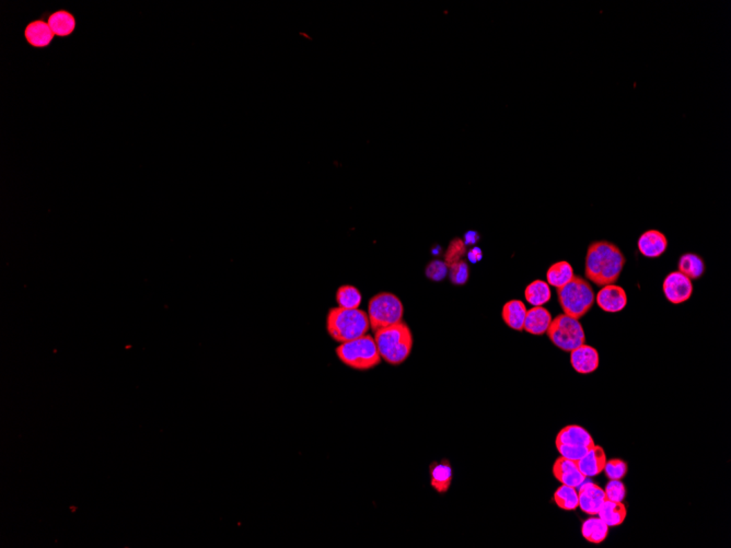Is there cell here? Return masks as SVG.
<instances>
[{"mask_svg":"<svg viewBox=\"0 0 731 548\" xmlns=\"http://www.w3.org/2000/svg\"><path fill=\"white\" fill-rule=\"evenodd\" d=\"M625 262L619 246L608 241H595L588 248L586 277L599 287L613 285L619 280Z\"/></svg>","mask_w":731,"mask_h":548,"instance_id":"6da1fadb","label":"cell"},{"mask_svg":"<svg viewBox=\"0 0 731 548\" xmlns=\"http://www.w3.org/2000/svg\"><path fill=\"white\" fill-rule=\"evenodd\" d=\"M374 340L381 359L389 365H401L412 353V331L403 321L374 331Z\"/></svg>","mask_w":731,"mask_h":548,"instance_id":"7a4b0ae2","label":"cell"},{"mask_svg":"<svg viewBox=\"0 0 731 548\" xmlns=\"http://www.w3.org/2000/svg\"><path fill=\"white\" fill-rule=\"evenodd\" d=\"M370 323L361 309H331L327 313V331L335 342H346L367 334Z\"/></svg>","mask_w":731,"mask_h":548,"instance_id":"3957f363","label":"cell"},{"mask_svg":"<svg viewBox=\"0 0 731 548\" xmlns=\"http://www.w3.org/2000/svg\"><path fill=\"white\" fill-rule=\"evenodd\" d=\"M336 355L345 365L355 370H370L381 363L376 340L368 334L342 342L336 348Z\"/></svg>","mask_w":731,"mask_h":548,"instance_id":"277c9868","label":"cell"},{"mask_svg":"<svg viewBox=\"0 0 731 548\" xmlns=\"http://www.w3.org/2000/svg\"><path fill=\"white\" fill-rule=\"evenodd\" d=\"M557 298L564 314L576 320L585 316L595 302L590 284L580 276H574L568 284L559 288Z\"/></svg>","mask_w":731,"mask_h":548,"instance_id":"5b68a950","label":"cell"},{"mask_svg":"<svg viewBox=\"0 0 731 548\" xmlns=\"http://www.w3.org/2000/svg\"><path fill=\"white\" fill-rule=\"evenodd\" d=\"M367 316L371 329L377 331L402 322L404 307L393 293H380L369 301Z\"/></svg>","mask_w":731,"mask_h":548,"instance_id":"8992f818","label":"cell"},{"mask_svg":"<svg viewBox=\"0 0 731 548\" xmlns=\"http://www.w3.org/2000/svg\"><path fill=\"white\" fill-rule=\"evenodd\" d=\"M548 336L557 348L570 353L576 348L586 344V335L579 320L574 319L566 314H559L552 320L548 327Z\"/></svg>","mask_w":731,"mask_h":548,"instance_id":"52a82bcc","label":"cell"},{"mask_svg":"<svg viewBox=\"0 0 731 548\" xmlns=\"http://www.w3.org/2000/svg\"><path fill=\"white\" fill-rule=\"evenodd\" d=\"M662 290L669 302L681 304L692 297V282L682 273H670L663 280Z\"/></svg>","mask_w":731,"mask_h":548,"instance_id":"ba28073f","label":"cell"},{"mask_svg":"<svg viewBox=\"0 0 731 548\" xmlns=\"http://www.w3.org/2000/svg\"><path fill=\"white\" fill-rule=\"evenodd\" d=\"M578 488L579 508L581 511L589 515H598L599 510L606 500L604 489L591 482L586 483V480Z\"/></svg>","mask_w":731,"mask_h":548,"instance_id":"9c48e42d","label":"cell"},{"mask_svg":"<svg viewBox=\"0 0 731 548\" xmlns=\"http://www.w3.org/2000/svg\"><path fill=\"white\" fill-rule=\"evenodd\" d=\"M599 308L608 313H617L626 307L627 295L623 288L617 285H606L595 297Z\"/></svg>","mask_w":731,"mask_h":548,"instance_id":"30bf717a","label":"cell"},{"mask_svg":"<svg viewBox=\"0 0 731 548\" xmlns=\"http://www.w3.org/2000/svg\"><path fill=\"white\" fill-rule=\"evenodd\" d=\"M638 246L642 255L648 259H657L667 251L668 240L659 230H647L638 239Z\"/></svg>","mask_w":731,"mask_h":548,"instance_id":"8fae6325","label":"cell"},{"mask_svg":"<svg viewBox=\"0 0 731 548\" xmlns=\"http://www.w3.org/2000/svg\"><path fill=\"white\" fill-rule=\"evenodd\" d=\"M553 474L561 485L572 486L575 488H578L587 478L580 472L577 462L563 457L554 463Z\"/></svg>","mask_w":731,"mask_h":548,"instance_id":"7c38bea8","label":"cell"},{"mask_svg":"<svg viewBox=\"0 0 731 548\" xmlns=\"http://www.w3.org/2000/svg\"><path fill=\"white\" fill-rule=\"evenodd\" d=\"M555 444L557 446L568 448H593L595 441L585 428L577 425H570L559 431Z\"/></svg>","mask_w":731,"mask_h":548,"instance_id":"4fadbf2b","label":"cell"},{"mask_svg":"<svg viewBox=\"0 0 731 548\" xmlns=\"http://www.w3.org/2000/svg\"><path fill=\"white\" fill-rule=\"evenodd\" d=\"M570 363L578 374H593L599 367L598 350L588 345H583L570 351Z\"/></svg>","mask_w":731,"mask_h":548,"instance_id":"5bb4252c","label":"cell"},{"mask_svg":"<svg viewBox=\"0 0 731 548\" xmlns=\"http://www.w3.org/2000/svg\"><path fill=\"white\" fill-rule=\"evenodd\" d=\"M606 461L604 450L595 444L583 459L577 461V465L586 477H595L604 472Z\"/></svg>","mask_w":731,"mask_h":548,"instance_id":"9a60e30c","label":"cell"},{"mask_svg":"<svg viewBox=\"0 0 731 548\" xmlns=\"http://www.w3.org/2000/svg\"><path fill=\"white\" fill-rule=\"evenodd\" d=\"M552 316L543 307H533L527 311L523 329L529 334L541 336L545 334L552 323Z\"/></svg>","mask_w":731,"mask_h":548,"instance_id":"2e32d148","label":"cell"},{"mask_svg":"<svg viewBox=\"0 0 731 548\" xmlns=\"http://www.w3.org/2000/svg\"><path fill=\"white\" fill-rule=\"evenodd\" d=\"M527 308L521 300H510L503 307L502 316L507 327L514 331H523Z\"/></svg>","mask_w":731,"mask_h":548,"instance_id":"e0dca14e","label":"cell"},{"mask_svg":"<svg viewBox=\"0 0 731 548\" xmlns=\"http://www.w3.org/2000/svg\"><path fill=\"white\" fill-rule=\"evenodd\" d=\"M626 514V506L623 502L606 500V502L601 506V509L599 510L598 517L608 527H615L624 522Z\"/></svg>","mask_w":731,"mask_h":548,"instance_id":"ac0fdd59","label":"cell"},{"mask_svg":"<svg viewBox=\"0 0 731 548\" xmlns=\"http://www.w3.org/2000/svg\"><path fill=\"white\" fill-rule=\"evenodd\" d=\"M608 529L610 527L600 518L593 515L584 521L581 525V534L588 542L593 544H601L608 538Z\"/></svg>","mask_w":731,"mask_h":548,"instance_id":"d6986e66","label":"cell"},{"mask_svg":"<svg viewBox=\"0 0 731 548\" xmlns=\"http://www.w3.org/2000/svg\"><path fill=\"white\" fill-rule=\"evenodd\" d=\"M575 274L572 265L568 262L561 261L553 264L546 273L548 284L553 287L559 288L566 285L574 278Z\"/></svg>","mask_w":731,"mask_h":548,"instance_id":"ffe728a7","label":"cell"},{"mask_svg":"<svg viewBox=\"0 0 731 548\" xmlns=\"http://www.w3.org/2000/svg\"><path fill=\"white\" fill-rule=\"evenodd\" d=\"M679 272L685 275L689 280H698L705 272V263L702 257L696 254L687 253L680 257Z\"/></svg>","mask_w":731,"mask_h":548,"instance_id":"44dd1931","label":"cell"},{"mask_svg":"<svg viewBox=\"0 0 731 548\" xmlns=\"http://www.w3.org/2000/svg\"><path fill=\"white\" fill-rule=\"evenodd\" d=\"M431 486L438 493H444L449 489L452 480V468L449 463L444 461L431 465Z\"/></svg>","mask_w":731,"mask_h":548,"instance_id":"7402d4cb","label":"cell"},{"mask_svg":"<svg viewBox=\"0 0 731 548\" xmlns=\"http://www.w3.org/2000/svg\"><path fill=\"white\" fill-rule=\"evenodd\" d=\"M26 37L33 46L43 47L50 44L54 33L48 24L43 21L33 22L26 30Z\"/></svg>","mask_w":731,"mask_h":548,"instance_id":"603a6c76","label":"cell"},{"mask_svg":"<svg viewBox=\"0 0 731 548\" xmlns=\"http://www.w3.org/2000/svg\"><path fill=\"white\" fill-rule=\"evenodd\" d=\"M525 299L532 307H542L551 299L550 285L543 280H536L525 288Z\"/></svg>","mask_w":731,"mask_h":548,"instance_id":"cb8c5ba5","label":"cell"},{"mask_svg":"<svg viewBox=\"0 0 731 548\" xmlns=\"http://www.w3.org/2000/svg\"><path fill=\"white\" fill-rule=\"evenodd\" d=\"M554 502L564 511H574L579 506L577 488L572 486L561 485L554 493Z\"/></svg>","mask_w":731,"mask_h":548,"instance_id":"d4e9b609","label":"cell"},{"mask_svg":"<svg viewBox=\"0 0 731 548\" xmlns=\"http://www.w3.org/2000/svg\"><path fill=\"white\" fill-rule=\"evenodd\" d=\"M48 26L54 35L65 37L71 35L75 29V19L69 12L58 11L51 16Z\"/></svg>","mask_w":731,"mask_h":548,"instance_id":"484cf974","label":"cell"},{"mask_svg":"<svg viewBox=\"0 0 731 548\" xmlns=\"http://www.w3.org/2000/svg\"><path fill=\"white\" fill-rule=\"evenodd\" d=\"M336 302L340 308L359 309L361 303V291L354 286H342L337 289Z\"/></svg>","mask_w":731,"mask_h":548,"instance_id":"4316f807","label":"cell"},{"mask_svg":"<svg viewBox=\"0 0 731 548\" xmlns=\"http://www.w3.org/2000/svg\"><path fill=\"white\" fill-rule=\"evenodd\" d=\"M465 253H467V246H465L464 241L458 238L452 240L444 254V259H446L448 267L452 264L461 261V257H463Z\"/></svg>","mask_w":731,"mask_h":548,"instance_id":"83f0119b","label":"cell"},{"mask_svg":"<svg viewBox=\"0 0 731 548\" xmlns=\"http://www.w3.org/2000/svg\"><path fill=\"white\" fill-rule=\"evenodd\" d=\"M604 472L606 473L608 480H620L624 478L627 474V464L620 459H612L606 461Z\"/></svg>","mask_w":731,"mask_h":548,"instance_id":"f1b7e54d","label":"cell"},{"mask_svg":"<svg viewBox=\"0 0 731 548\" xmlns=\"http://www.w3.org/2000/svg\"><path fill=\"white\" fill-rule=\"evenodd\" d=\"M448 274H449L450 280L455 285H464L465 282H468L469 280L468 264L465 263L464 261H459L457 263L452 264L449 266Z\"/></svg>","mask_w":731,"mask_h":548,"instance_id":"f546056e","label":"cell"},{"mask_svg":"<svg viewBox=\"0 0 731 548\" xmlns=\"http://www.w3.org/2000/svg\"><path fill=\"white\" fill-rule=\"evenodd\" d=\"M604 493H606V500H611V502H623L626 496L624 484L622 483V480H610V482L606 484Z\"/></svg>","mask_w":731,"mask_h":548,"instance_id":"4dcf8cb0","label":"cell"},{"mask_svg":"<svg viewBox=\"0 0 731 548\" xmlns=\"http://www.w3.org/2000/svg\"><path fill=\"white\" fill-rule=\"evenodd\" d=\"M449 267L446 262L431 261L426 267V276L434 282H440L448 275Z\"/></svg>","mask_w":731,"mask_h":548,"instance_id":"1f68e13d","label":"cell"},{"mask_svg":"<svg viewBox=\"0 0 731 548\" xmlns=\"http://www.w3.org/2000/svg\"><path fill=\"white\" fill-rule=\"evenodd\" d=\"M468 257L469 259H470V262H472V263L474 264L478 263V262L482 261V257H483V253H482V250H480V248H473L472 250H470V251H469Z\"/></svg>","mask_w":731,"mask_h":548,"instance_id":"d6a6232c","label":"cell"},{"mask_svg":"<svg viewBox=\"0 0 731 548\" xmlns=\"http://www.w3.org/2000/svg\"><path fill=\"white\" fill-rule=\"evenodd\" d=\"M478 240H480V235H478L476 231H469V232L465 233V246H471V244H476V243L478 242Z\"/></svg>","mask_w":731,"mask_h":548,"instance_id":"836d02e7","label":"cell"}]
</instances>
